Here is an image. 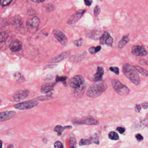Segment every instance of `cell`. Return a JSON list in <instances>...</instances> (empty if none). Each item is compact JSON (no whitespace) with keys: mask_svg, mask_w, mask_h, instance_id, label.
<instances>
[{"mask_svg":"<svg viewBox=\"0 0 148 148\" xmlns=\"http://www.w3.org/2000/svg\"><path fill=\"white\" fill-rule=\"evenodd\" d=\"M107 88L108 86L105 81L102 80L97 81L89 88L86 95L90 97L96 98L100 96Z\"/></svg>","mask_w":148,"mask_h":148,"instance_id":"1","label":"cell"},{"mask_svg":"<svg viewBox=\"0 0 148 148\" xmlns=\"http://www.w3.org/2000/svg\"><path fill=\"white\" fill-rule=\"evenodd\" d=\"M122 72L125 77L136 86L139 85L140 83V76L136 70L128 63H125L122 66Z\"/></svg>","mask_w":148,"mask_h":148,"instance_id":"2","label":"cell"},{"mask_svg":"<svg viewBox=\"0 0 148 148\" xmlns=\"http://www.w3.org/2000/svg\"><path fill=\"white\" fill-rule=\"evenodd\" d=\"M111 84L115 91L121 96H126L130 92V90L128 87L123 84L118 80L116 79L112 80Z\"/></svg>","mask_w":148,"mask_h":148,"instance_id":"3","label":"cell"},{"mask_svg":"<svg viewBox=\"0 0 148 148\" xmlns=\"http://www.w3.org/2000/svg\"><path fill=\"white\" fill-rule=\"evenodd\" d=\"M85 83L84 79L81 75H76L69 80L68 84L73 88H78Z\"/></svg>","mask_w":148,"mask_h":148,"instance_id":"4","label":"cell"},{"mask_svg":"<svg viewBox=\"0 0 148 148\" xmlns=\"http://www.w3.org/2000/svg\"><path fill=\"white\" fill-rule=\"evenodd\" d=\"M38 105V103L35 100H30L18 103L14 105L15 108L19 110H25L33 108Z\"/></svg>","mask_w":148,"mask_h":148,"instance_id":"5","label":"cell"},{"mask_svg":"<svg viewBox=\"0 0 148 148\" xmlns=\"http://www.w3.org/2000/svg\"><path fill=\"white\" fill-rule=\"evenodd\" d=\"M75 122L80 124H86L87 125H98L99 122L97 120L91 117H86L83 118L76 119Z\"/></svg>","mask_w":148,"mask_h":148,"instance_id":"6","label":"cell"},{"mask_svg":"<svg viewBox=\"0 0 148 148\" xmlns=\"http://www.w3.org/2000/svg\"><path fill=\"white\" fill-rule=\"evenodd\" d=\"M92 143H95L97 145L100 144V140L99 138L98 135L97 133H95L89 139H83L80 140L79 145H90Z\"/></svg>","mask_w":148,"mask_h":148,"instance_id":"7","label":"cell"},{"mask_svg":"<svg viewBox=\"0 0 148 148\" xmlns=\"http://www.w3.org/2000/svg\"><path fill=\"white\" fill-rule=\"evenodd\" d=\"M53 34L55 37L62 45L66 46L67 45V39L62 32L58 29H55L53 31Z\"/></svg>","mask_w":148,"mask_h":148,"instance_id":"8","label":"cell"},{"mask_svg":"<svg viewBox=\"0 0 148 148\" xmlns=\"http://www.w3.org/2000/svg\"><path fill=\"white\" fill-rule=\"evenodd\" d=\"M132 54L136 56L143 57L146 55L148 52L143 46H134L132 49Z\"/></svg>","mask_w":148,"mask_h":148,"instance_id":"9","label":"cell"},{"mask_svg":"<svg viewBox=\"0 0 148 148\" xmlns=\"http://www.w3.org/2000/svg\"><path fill=\"white\" fill-rule=\"evenodd\" d=\"M29 91L27 90H19L13 96V99L15 102H19L26 99L28 96Z\"/></svg>","mask_w":148,"mask_h":148,"instance_id":"10","label":"cell"},{"mask_svg":"<svg viewBox=\"0 0 148 148\" xmlns=\"http://www.w3.org/2000/svg\"><path fill=\"white\" fill-rule=\"evenodd\" d=\"M100 42L102 45H106L107 46L112 47L113 39L107 32L105 31L100 39Z\"/></svg>","mask_w":148,"mask_h":148,"instance_id":"11","label":"cell"},{"mask_svg":"<svg viewBox=\"0 0 148 148\" xmlns=\"http://www.w3.org/2000/svg\"><path fill=\"white\" fill-rule=\"evenodd\" d=\"M86 12L84 10H80L76 12L72 16H71L70 18L68 20L67 23L69 24H74L77 22L82 17L83 15Z\"/></svg>","mask_w":148,"mask_h":148,"instance_id":"12","label":"cell"},{"mask_svg":"<svg viewBox=\"0 0 148 148\" xmlns=\"http://www.w3.org/2000/svg\"><path fill=\"white\" fill-rule=\"evenodd\" d=\"M103 34L102 32L97 30H88L86 32V36L87 37L94 40H100Z\"/></svg>","mask_w":148,"mask_h":148,"instance_id":"13","label":"cell"},{"mask_svg":"<svg viewBox=\"0 0 148 148\" xmlns=\"http://www.w3.org/2000/svg\"><path fill=\"white\" fill-rule=\"evenodd\" d=\"M16 112L13 111H5L0 113V122L8 120L15 116Z\"/></svg>","mask_w":148,"mask_h":148,"instance_id":"14","label":"cell"},{"mask_svg":"<svg viewBox=\"0 0 148 148\" xmlns=\"http://www.w3.org/2000/svg\"><path fill=\"white\" fill-rule=\"evenodd\" d=\"M70 54V52L66 51L63 52L61 54L58 55L55 57L53 58L51 60L49 61V63H57L60 62L63 60L66 59L67 57H68L69 56Z\"/></svg>","mask_w":148,"mask_h":148,"instance_id":"15","label":"cell"},{"mask_svg":"<svg viewBox=\"0 0 148 148\" xmlns=\"http://www.w3.org/2000/svg\"><path fill=\"white\" fill-rule=\"evenodd\" d=\"M87 52H84L82 54L74 55L71 56L69 59V61L72 63L79 62L84 59L86 56L87 55Z\"/></svg>","mask_w":148,"mask_h":148,"instance_id":"16","label":"cell"},{"mask_svg":"<svg viewBox=\"0 0 148 148\" xmlns=\"http://www.w3.org/2000/svg\"><path fill=\"white\" fill-rule=\"evenodd\" d=\"M86 89V83H83L80 87L76 89L74 91V96L78 99L81 98L83 96Z\"/></svg>","mask_w":148,"mask_h":148,"instance_id":"17","label":"cell"},{"mask_svg":"<svg viewBox=\"0 0 148 148\" xmlns=\"http://www.w3.org/2000/svg\"><path fill=\"white\" fill-rule=\"evenodd\" d=\"M104 74V69L102 67L98 66L97 68V72L93 76V80L95 82L100 81L102 79L103 75Z\"/></svg>","mask_w":148,"mask_h":148,"instance_id":"18","label":"cell"},{"mask_svg":"<svg viewBox=\"0 0 148 148\" xmlns=\"http://www.w3.org/2000/svg\"><path fill=\"white\" fill-rule=\"evenodd\" d=\"M22 44L19 41H15L10 44L9 48L13 52L20 51L22 49Z\"/></svg>","mask_w":148,"mask_h":148,"instance_id":"19","label":"cell"},{"mask_svg":"<svg viewBox=\"0 0 148 148\" xmlns=\"http://www.w3.org/2000/svg\"><path fill=\"white\" fill-rule=\"evenodd\" d=\"M40 24V19L37 17H35L29 20L27 23V26H28L29 27H31L32 28L37 27L39 26Z\"/></svg>","mask_w":148,"mask_h":148,"instance_id":"20","label":"cell"},{"mask_svg":"<svg viewBox=\"0 0 148 148\" xmlns=\"http://www.w3.org/2000/svg\"><path fill=\"white\" fill-rule=\"evenodd\" d=\"M56 83H48L43 85L41 87V92L43 94L48 93L49 92L51 91L55 86L56 85Z\"/></svg>","mask_w":148,"mask_h":148,"instance_id":"21","label":"cell"},{"mask_svg":"<svg viewBox=\"0 0 148 148\" xmlns=\"http://www.w3.org/2000/svg\"><path fill=\"white\" fill-rule=\"evenodd\" d=\"M72 128V127L70 125H67L66 126H63L62 125H57L55 126L54 128V130L55 132H57V135L59 136H60L63 131H64L65 129H71Z\"/></svg>","mask_w":148,"mask_h":148,"instance_id":"22","label":"cell"},{"mask_svg":"<svg viewBox=\"0 0 148 148\" xmlns=\"http://www.w3.org/2000/svg\"><path fill=\"white\" fill-rule=\"evenodd\" d=\"M129 41V38L128 35L123 36L122 37V40H120L118 44V47L120 49H122L126 45V44L128 43Z\"/></svg>","mask_w":148,"mask_h":148,"instance_id":"23","label":"cell"},{"mask_svg":"<svg viewBox=\"0 0 148 148\" xmlns=\"http://www.w3.org/2000/svg\"><path fill=\"white\" fill-rule=\"evenodd\" d=\"M133 66L137 71H138L140 74L142 75V76H145L146 77H148V71L146 70L143 68L142 67H141V66Z\"/></svg>","mask_w":148,"mask_h":148,"instance_id":"24","label":"cell"},{"mask_svg":"<svg viewBox=\"0 0 148 148\" xmlns=\"http://www.w3.org/2000/svg\"><path fill=\"white\" fill-rule=\"evenodd\" d=\"M102 47L100 46H98L97 47H92L89 49V51L90 54H94L100 51Z\"/></svg>","mask_w":148,"mask_h":148,"instance_id":"25","label":"cell"},{"mask_svg":"<svg viewBox=\"0 0 148 148\" xmlns=\"http://www.w3.org/2000/svg\"><path fill=\"white\" fill-rule=\"evenodd\" d=\"M109 137L110 140H117L119 139V135L117 132L113 131L109 133Z\"/></svg>","mask_w":148,"mask_h":148,"instance_id":"26","label":"cell"},{"mask_svg":"<svg viewBox=\"0 0 148 148\" xmlns=\"http://www.w3.org/2000/svg\"><path fill=\"white\" fill-rule=\"evenodd\" d=\"M8 37V34L5 32H1L0 33V43L5 42Z\"/></svg>","mask_w":148,"mask_h":148,"instance_id":"27","label":"cell"},{"mask_svg":"<svg viewBox=\"0 0 148 148\" xmlns=\"http://www.w3.org/2000/svg\"><path fill=\"white\" fill-rule=\"evenodd\" d=\"M70 148H77V140L74 137H70L69 140Z\"/></svg>","mask_w":148,"mask_h":148,"instance_id":"28","label":"cell"},{"mask_svg":"<svg viewBox=\"0 0 148 148\" xmlns=\"http://www.w3.org/2000/svg\"><path fill=\"white\" fill-rule=\"evenodd\" d=\"M67 79V77H60L57 76V77H56V81L57 83L59 82H61L63 83L64 85L66 86L67 84L66 83V80Z\"/></svg>","mask_w":148,"mask_h":148,"instance_id":"29","label":"cell"},{"mask_svg":"<svg viewBox=\"0 0 148 148\" xmlns=\"http://www.w3.org/2000/svg\"><path fill=\"white\" fill-rule=\"evenodd\" d=\"M12 1V0H0V4L2 7L8 6Z\"/></svg>","mask_w":148,"mask_h":148,"instance_id":"30","label":"cell"},{"mask_svg":"<svg viewBox=\"0 0 148 148\" xmlns=\"http://www.w3.org/2000/svg\"><path fill=\"white\" fill-rule=\"evenodd\" d=\"M109 70L110 71L114 72V73L117 75H119L120 74V70L119 69L118 67H115V66H111L109 68Z\"/></svg>","mask_w":148,"mask_h":148,"instance_id":"31","label":"cell"},{"mask_svg":"<svg viewBox=\"0 0 148 148\" xmlns=\"http://www.w3.org/2000/svg\"><path fill=\"white\" fill-rule=\"evenodd\" d=\"M100 12V7L97 5L95 7L94 9L93 13H94L95 17H97L99 15Z\"/></svg>","mask_w":148,"mask_h":148,"instance_id":"32","label":"cell"},{"mask_svg":"<svg viewBox=\"0 0 148 148\" xmlns=\"http://www.w3.org/2000/svg\"><path fill=\"white\" fill-rule=\"evenodd\" d=\"M74 45L77 47H80L83 44V39L81 38L79 40H76L74 42Z\"/></svg>","mask_w":148,"mask_h":148,"instance_id":"33","label":"cell"},{"mask_svg":"<svg viewBox=\"0 0 148 148\" xmlns=\"http://www.w3.org/2000/svg\"><path fill=\"white\" fill-rule=\"evenodd\" d=\"M54 146L56 148H63V146L62 143V142L60 141H57L54 143Z\"/></svg>","mask_w":148,"mask_h":148,"instance_id":"34","label":"cell"},{"mask_svg":"<svg viewBox=\"0 0 148 148\" xmlns=\"http://www.w3.org/2000/svg\"><path fill=\"white\" fill-rule=\"evenodd\" d=\"M117 130L120 132V134H122L125 132V129L124 127H118L117 128Z\"/></svg>","mask_w":148,"mask_h":148,"instance_id":"35","label":"cell"},{"mask_svg":"<svg viewBox=\"0 0 148 148\" xmlns=\"http://www.w3.org/2000/svg\"><path fill=\"white\" fill-rule=\"evenodd\" d=\"M47 10L48 12H51L54 10V6L52 4H49L47 7Z\"/></svg>","mask_w":148,"mask_h":148,"instance_id":"36","label":"cell"},{"mask_svg":"<svg viewBox=\"0 0 148 148\" xmlns=\"http://www.w3.org/2000/svg\"><path fill=\"white\" fill-rule=\"evenodd\" d=\"M136 138L137 140L139 142H141L143 140V137L141 135V134L140 133H138L136 135Z\"/></svg>","mask_w":148,"mask_h":148,"instance_id":"37","label":"cell"},{"mask_svg":"<svg viewBox=\"0 0 148 148\" xmlns=\"http://www.w3.org/2000/svg\"><path fill=\"white\" fill-rule=\"evenodd\" d=\"M139 63L142 65H148V61L146 60L143 59H140L139 61Z\"/></svg>","mask_w":148,"mask_h":148,"instance_id":"38","label":"cell"},{"mask_svg":"<svg viewBox=\"0 0 148 148\" xmlns=\"http://www.w3.org/2000/svg\"><path fill=\"white\" fill-rule=\"evenodd\" d=\"M86 5L87 6H91L93 3V0H84Z\"/></svg>","mask_w":148,"mask_h":148,"instance_id":"39","label":"cell"},{"mask_svg":"<svg viewBox=\"0 0 148 148\" xmlns=\"http://www.w3.org/2000/svg\"><path fill=\"white\" fill-rule=\"evenodd\" d=\"M135 110L137 113H140L141 110V106L139 104H136L135 105Z\"/></svg>","mask_w":148,"mask_h":148,"instance_id":"40","label":"cell"},{"mask_svg":"<svg viewBox=\"0 0 148 148\" xmlns=\"http://www.w3.org/2000/svg\"><path fill=\"white\" fill-rule=\"evenodd\" d=\"M57 66V64H53V65H50L46 66L45 67H44V68H54V67H56Z\"/></svg>","mask_w":148,"mask_h":148,"instance_id":"41","label":"cell"},{"mask_svg":"<svg viewBox=\"0 0 148 148\" xmlns=\"http://www.w3.org/2000/svg\"><path fill=\"white\" fill-rule=\"evenodd\" d=\"M142 107L144 109H146L148 108V103L147 102L143 103L142 104Z\"/></svg>","mask_w":148,"mask_h":148,"instance_id":"42","label":"cell"},{"mask_svg":"<svg viewBox=\"0 0 148 148\" xmlns=\"http://www.w3.org/2000/svg\"><path fill=\"white\" fill-rule=\"evenodd\" d=\"M45 0H31L33 2L35 3H41L43 2Z\"/></svg>","mask_w":148,"mask_h":148,"instance_id":"43","label":"cell"},{"mask_svg":"<svg viewBox=\"0 0 148 148\" xmlns=\"http://www.w3.org/2000/svg\"><path fill=\"white\" fill-rule=\"evenodd\" d=\"M2 144H3V142L1 140H0V148H1L2 147Z\"/></svg>","mask_w":148,"mask_h":148,"instance_id":"44","label":"cell"},{"mask_svg":"<svg viewBox=\"0 0 148 148\" xmlns=\"http://www.w3.org/2000/svg\"><path fill=\"white\" fill-rule=\"evenodd\" d=\"M8 148H13L14 147V145H8Z\"/></svg>","mask_w":148,"mask_h":148,"instance_id":"45","label":"cell"},{"mask_svg":"<svg viewBox=\"0 0 148 148\" xmlns=\"http://www.w3.org/2000/svg\"><path fill=\"white\" fill-rule=\"evenodd\" d=\"M1 100L0 99V103H1Z\"/></svg>","mask_w":148,"mask_h":148,"instance_id":"46","label":"cell"}]
</instances>
